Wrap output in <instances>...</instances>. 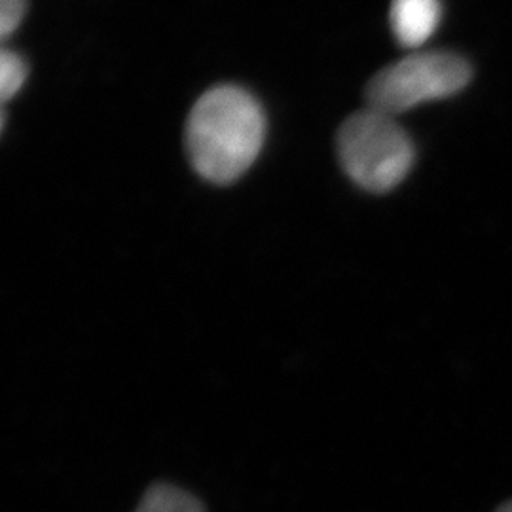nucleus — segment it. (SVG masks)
Wrapping results in <instances>:
<instances>
[{"instance_id":"4","label":"nucleus","mask_w":512,"mask_h":512,"mask_svg":"<svg viewBox=\"0 0 512 512\" xmlns=\"http://www.w3.org/2000/svg\"><path fill=\"white\" fill-rule=\"evenodd\" d=\"M440 0H393L391 29L404 48H420L439 29Z\"/></svg>"},{"instance_id":"3","label":"nucleus","mask_w":512,"mask_h":512,"mask_svg":"<svg viewBox=\"0 0 512 512\" xmlns=\"http://www.w3.org/2000/svg\"><path fill=\"white\" fill-rule=\"evenodd\" d=\"M473 78L467 59L450 52L404 57L372 76L366 86L368 109L395 116L421 103L439 101L465 90Z\"/></svg>"},{"instance_id":"1","label":"nucleus","mask_w":512,"mask_h":512,"mask_svg":"<svg viewBox=\"0 0 512 512\" xmlns=\"http://www.w3.org/2000/svg\"><path fill=\"white\" fill-rule=\"evenodd\" d=\"M266 139L260 103L238 86L203 93L186 122V150L205 181L230 184L255 164Z\"/></svg>"},{"instance_id":"2","label":"nucleus","mask_w":512,"mask_h":512,"mask_svg":"<svg viewBox=\"0 0 512 512\" xmlns=\"http://www.w3.org/2000/svg\"><path fill=\"white\" fill-rule=\"evenodd\" d=\"M338 156L349 179L374 194L403 183L416 150L393 116L366 109L349 116L338 131Z\"/></svg>"},{"instance_id":"7","label":"nucleus","mask_w":512,"mask_h":512,"mask_svg":"<svg viewBox=\"0 0 512 512\" xmlns=\"http://www.w3.org/2000/svg\"><path fill=\"white\" fill-rule=\"evenodd\" d=\"M27 0H0V35L8 38L25 18Z\"/></svg>"},{"instance_id":"6","label":"nucleus","mask_w":512,"mask_h":512,"mask_svg":"<svg viewBox=\"0 0 512 512\" xmlns=\"http://www.w3.org/2000/svg\"><path fill=\"white\" fill-rule=\"evenodd\" d=\"M27 63L21 55L10 50H2L0 54V99L6 103L23 88L27 80Z\"/></svg>"},{"instance_id":"8","label":"nucleus","mask_w":512,"mask_h":512,"mask_svg":"<svg viewBox=\"0 0 512 512\" xmlns=\"http://www.w3.org/2000/svg\"><path fill=\"white\" fill-rule=\"evenodd\" d=\"M499 512H512V503H507Z\"/></svg>"},{"instance_id":"5","label":"nucleus","mask_w":512,"mask_h":512,"mask_svg":"<svg viewBox=\"0 0 512 512\" xmlns=\"http://www.w3.org/2000/svg\"><path fill=\"white\" fill-rule=\"evenodd\" d=\"M135 512H205L194 495L171 484H154L147 490Z\"/></svg>"}]
</instances>
